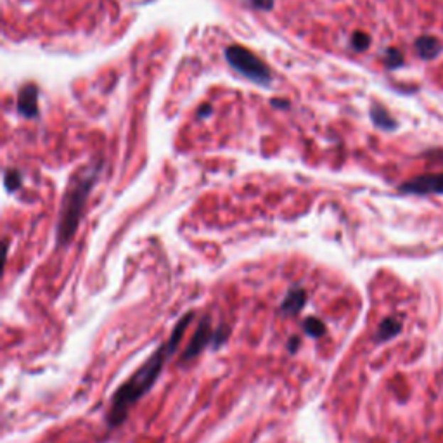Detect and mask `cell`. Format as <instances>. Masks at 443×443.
Returning a JSON list of instances; mask_svg holds the SVG:
<instances>
[{
    "label": "cell",
    "mask_w": 443,
    "mask_h": 443,
    "mask_svg": "<svg viewBox=\"0 0 443 443\" xmlns=\"http://www.w3.org/2000/svg\"><path fill=\"white\" fill-rule=\"evenodd\" d=\"M298 345H300V338H293V341H289V346H287V348H289V352H297Z\"/></svg>",
    "instance_id": "2e32d148"
},
{
    "label": "cell",
    "mask_w": 443,
    "mask_h": 443,
    "mask_svg": "<svg viewBox=\"0 0 443 443\" xmlns=\"http://www.w3.org/2000/svg\"><path fill=\"white\" fill-rule=\"evenodd\" d=\"M303 329H305V333L312 338H321L326 334V324L317 317L306 319L305 324H303Z\"/></svg>",
    "instance_id": "8fae6325"
},
{
    "label": "cell",
    "mask_w": 443,
    "mask_h": 443,
    "mask_svg": "<svg viewBox=\"0 0 443 443\" xmlns=\"http://www.w3.org/2000/svg\"><path fill=\"white\" fill-rule=\"evenodd\" d=\"M402 329V322L397 321V319H385V321L381 322V326H379L378 329V336H376V341L378 343H383V341H388V339L395 338L398 333H400Z\"/></svg>",
    "instance_id": "ba28073f"
},
{
    "label": "cell",
    "mask_w": 443,
    "mask_h": 443,
    "mask_svg": "<svg viewBox=\"0 0 443 443\" xmlns=\"http://www.w3.org/2000/svg\"><path fill=\"white\" fill-rule=\"evenodd\" d=\"M213 336H215V329L211 327L210 317H203L201 321H199L198 327H196V333H194L193 339H191L189 346L183 350L182 361L187 362L198 357V355L201 353L206 346H208V343H213Z\"/></svg>",
    "instance_id": "277c9868"
},
{
    "label": "cell",
    "mask_w": 443,
    "mask_h": 443,
    "mask_svg": "<svg viewBox=\"0 0 443 443\" xmlns=\"http://www.w3.org/2000/svg\"><path fill=\"white\" fill-rule=\"evenodd\" d=\"M97 174L99 169L82 171V174L75 178L73 183H71L70 189H68L65 206H63V213L58 225L59 246H66L68 242L73 239L75 233H77L80 215H82L83 206H85L87 198H89L92 186H94L95 178H97Z\"/></svg>",
    "instance_id": "7a4b0ae2"
},
{
    "label": "cell",
    "mask_w": 443,
    "mask_h": 443,
    "mask_svg": "<svg viewBox=\"0 0 443 443\" xmlns=\"http://www.w3.org/2000/svg\"><path fill=\"white\" fill-rule=\"evenodd\" d=\"M251 4H253L257 9H272L274 0H251Z\"/></svg>",
    "instance_id": "9a60e30c"
},
{
    "label": "cell",
    "mask_w": 443,
    "mask_h": 443,
    "mask_svg": "<svg viewBox=\"0 0 443 443\" xmlns=\"http://www.w3.org/2000/svg\"><path fill=\"white\" fill-rule=\"evenodd\" d=\"M38 90L35 85H26L23 87L21 92H19L18 97V111L23 114V117L33 118L38 114Z\"/></svg>",
    "instance_id": "8992f818"
},
{
    "label": "cell",
    "mask_w": 443,
    "mask_h": 443,
    "mask_svg": "<svg viewBox=\"0 0 443 443\" xmlns=\"http://www.w3.org/2000/svg\"><path fill=\"white\" fill-rule=\"evenodd\" d=\"M386 66L388 68H398L402 65V54L398 53L397 49H390L388 53H386Z\"/></svg>",
    "instance_id": "4fadbf2b"
},
{
    "label": "cell",
    "mask_w": 443,
    "mask_h": 443,
    "mask_svg": "<svg viewBox=\"0 0 443 443\" xmlns=\"http://www.w3.org/2000/svg\"><path fill=\"white\" fill-rule=\"evenodd\" d=\"M19 183H21V178H19V174H16V171H9V174L6 175V186L9 187L11 191H13V189H18Z\"/></svg>",
    "instance_id": "5bb4252c"
},
{
    "label": "cell",
    "mask_w": 443,
    "mask_h": 443,
    "mask_svg": "<svg viewBox=\"0 0 443 443\" xmlns=\"http://www.w3.org/2000/svg\"><path fill=\"white\" fill-rule=\"evenodd\" d=\"M400 191L409 194H443V174L421 175L402 183Z\"/></svg>",
    "instance_id": "5b68a950"
},
{
    "label": "cell",
    "mask_w": 443,
    "mask_h": 443,
    "mask_svg": "<svg viewBox=\"0 0 443 443\" xmlns=\"http://www.w3.org/2000/svg\"><path fill=\"white\" fill-rule=\"evenodd\" d=\"M369 46H370L369 35L357 31V33L352 37V47L355 50H365Z\"/></svg>",
    "instance_id": "7c38bea8"
},
{
    "label": "cell",
    "mask_w": 443,
    "mask_h": 443,
    "mask_svg": "<svg viewBox=\"0 0 443 443\" xmlns=\"http://www.w3.org/2000/svg\"><path fill=\"white\" fill-rule=\"evenodd\" d=\"M370 117H373V122L376 123L378 127H381V129H385V130H391L397 127V123H395L388 114V111L381 106H373V110H370Z\"/></svg>",
    "instance_id": "30bf717a"
},
{
    "label": "cell",
    "mask_w": 443,
    "mask_h": 443,
    "mask_svg": "<svg viewBox=\"0 0 443 443\" xmlns=\"http://www.w3.org/2000/svg\"><path fill=\"white\" fill-rule=\"evenodd\" d=\"M416 49L421 58L433 59L434 55L440 53V43H438V40L433 37H421L416 42Z\"/></svg>",
    "instance_id": "9c48e42d"
},
{
    "label": "cell",
    "mask_w": 443,
    "mask_h": 443,
    "mask_svg": "<svg viewBox=\"0 0 443 443\" xmlns=\"http://www.w3.org/2000/svg\"><path fill=\"white\" fill-rule=\"evenodd\" d=\"M225 58L235 71H239V73L245 75L246 78L258 83V85H269L270 80H272L269 68L263 65L253 53L245 49V47L230 46L225 50Z\"/></svg>",
    "instance_id": "3957f363"
},
{
    "label": "cell",
    "mask_w": 443,
    "mask_h": 443,
    "mask_svg": "<svg viewBox=\"0 0 443 443\" xmlns=\"http://www.w3.org/2000/svg\"><path fill=\"white\" fill-rule=\"evenodd\" d=\"M193 317L194 312H187L183 317H181V321L177 322V326L171 331V336L169 341L163 343L156 352L151 355V357L147 358V361L144 362V364L139 367V369L135 370V373L132 374L117 391H114L113 398H111L110 412H107L106 417L110 428H118L119 425H123V422L127 421V417H129L132 407L137 404L142 397H146V395L149 393L151 388L154 386V383L158 381L163 367L169 362V358L175 353V350L181 346L183 334H186L187 327L193 322Z\"/></svg>",
    "instance_id": "6da1fadb"
},
{
    "label": "cell",
    "mask_w": 443,
    "mask_h": 443,
    "mask_svg": "<svg viewBox=\"0 0 443 443\" xmlns=\"http://www.w3.org/2000/svg\"><path fill=\"white\" fill-rule=\"evenodd\" d=\"M305 303H306L305 289H301V287H294V289H291L289 293H287L284 301H282L281 312L286 315H297L301 312Z\"/></svg>",
    "instance_id": "52a82bcc"
}]
</instances>
